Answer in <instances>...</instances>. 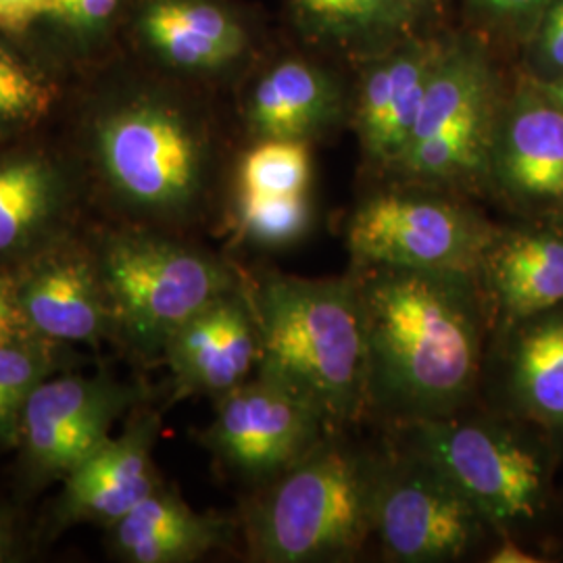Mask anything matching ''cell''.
<instances>
[{"mask_svg": "<svg viewBox=\"0 0 563 563\" xmlns=\"http://www.w3.org/2000/svg\"><path fill=\"white\" fill-rule=\"evenodd\" d=\"M113 558L128 563H190L220 549L230 532L213 514H199L178 493L159 486L107 528Z\"/></svg>", "mask_w": 563, "mask_h": 563, "instance_id": "ffe728a7", "label": "cell"}, {"mask_svg": "<svg viewBox=\"0 0 563 563\" xmlns=\"http://www.w3.org/2000/svg\"><path fill=\"white\" fill-rule=\"evenodd\" d=\"M405 449L439 467L501 534L532 523L547 497L543 453L505 423L463 418L401 426Z\"/></svg>", "mask_w": 563, "mask_h": 563, "instance_id": "8992f818", "label": "cell"}, {"mask_svg": "<svg viewBox=\"0 0 563 563\" xmlns=\"http://www.w3.org/2000/svg\"><path fill=\"white\" fill-rule=\"evenodd\" d=\"M141 405V390L107 372L51 376L32 393L20 430L21 478L27 490L63 481Z\"/></svg>", "mask_w": 563, "mask_h": 563, "instance_id": "30bf717a", "label": "cell"}, {"mask_svg": "<svg viewBox=\"0 0 563 563\" xmlns=\"http://www.w3.org/2000/svg\"><path fill=\"white\" fill-rule=\"evenodd\" d=\"M295 15L316 36L369 41L407 23L413 0H290Z\"/></svg>", "mask_w": 563, "mask_h": 563, "instance_id": "d4e9b609", "label": "cell"}, {"mask_svg": "<svg viewBox=\"0 0 563 563\" xmlns=\"http://www.w3.org/2000/svg\"><path fill=\"white\" fill-rule=\"evenodd\" d=\"M134 0H46L21 44L51 74L74 84L120 55Z\"/></svg>", "mask_w": 563, "mask_h": 563, "instance_id": "d6986e66", "label": "cell"}, {"mask_svg": "<svg viewBox=\"0 0 563 563\" xmlns=\"http://www.w3.org/2000/svg\"><path fill=\"white\" fill-rule=\"evenodd\" d=\"M486 528L481 511L439 467L409 449L383 457L372 539L386 560L455 562L476 547Z\"/></svg>", "mask_w": 563, "mask_h": 563, "instance_id": "9c48e42d", "label": "cell"}, {"mask_svg": "<svg viewBox=\"0 0 563 563\" xmlns=\"http://www.w3.org/2000/svg\"><path fill=\"white\" fill-rule=\"evenodd\" d=\"M383 457L339 432L301 462L257 486L242 514L253 562H344L362 553L374 532V501Z\"/></svg>", "mask_w": 563, "mask_h": 563, "instance_id": "3957f363", "label": "cell"}, {"mask_svg": "<svg viewBox=\"0 0 563 563\" xmlns=\"http://www.w3.org/2000/svg\"><path fill=\"white\" fill-rule=\"evenodd\" d=\"M13 269L23 313L41 339L60 344L115 339L92 244H84L65 230Z\"/></svg>", "mask_w": 563, "mask_h": 563, "instance_id": "7c38bea8", "label": "cell"}, {"mask_svg": "<svg viewBox=\"0 0 563 563\" xmlns=\"http://www.w3.org/2000/svg\"><path fill=\"white\" fill-rule=\"evenodd\" d=\"M353 267L365 342V411L399 426L463 411L483 369L486 305L476 278Z\"/></svg>", "mask_w": 563, "mask_h": 563, "instance_id": "7a4b0ae2", "label": "cell"}, {"mask_svg": "<svg viewBox=\"0 0 563 563\" xmlns=\"http://www.w3.org/2000/svg\"><path fill=\"white\" fill-rule=\"evenodd\" d=\"M339 90L322 69L284 59L253 81L242 101L251 141L309 142L339 115Z\"/></svg>", "mask_w": 563, "mask_h": 563, "instance_id": "44dd1931", "label": "cell"}, {"mask_svg": "<svg viewBox=\"0 0 563 563\" xmlns=\"http://www.w3.org/2000/svg\"><path fill=\"white\" fill-rule=\"evenodd\" d=\"M32 136L0 144V269L67 230L84 184L71 155Z\"/></svg>", "mask_w": 563, "mask_h": 563, "instance_id": "4fadbf2b", "label": "cell"}, {"mask_svg": "<svg viewBox=\"0 0 563 563\" xmlns=\"http://www.w3.org/2000/svg\"><path fill=\"white\" fill-rule=\"evenodd\" d=\"M253 48L246 18L228 0H134L120 55L169 80H220Z\"/></svg>", "mask_w": 563, "mask_h": 563, "instance_id": "8fae6325", "label": "cell"}, {"mask_svg": "<svg viewBox=\"0 0 563 563\" xmlns=\"http://www.w3.org/2000/svg\"><path fill=\"white\" fill-rule=\"evenodd\" d=\"M443 55L444 48L437 42H416L367 69L360 88L355 128L369 162L393 169L401 159Z\"/></svg>", "mask_w": 563, "mask_h": 563, "instance_id": "ac0fdd59", "label": "cell"}, {"mask_svg": "<svg viewBox=\"0 0 563 563\" xmlns=\"http://www.w3.org/2000/svg\"><path fill=\"white\" fill-rule=\"evenodd\" d=\"M74 84L81 181L128 225L172 232L195 222L216 157L201 113L169 78L123 55Z\"/></svg>", "mask_w": 563, "mask_h": 563, "instance_id": "6da1fadb", "label": "cell"}, {"mask_svg": "<svg viewBox=\"0 0 563 563\" xmlns=\"http://www.w3.org/2000/svg\"><path fill=\"white\" fill-rule=\"evenodd\" d=\"M163 362L172 372L174 399L213 401L246 383L262 362V336L246 286L207 305L169 336Z\"/></svg>", "mask_w": 563, "mask_h": 563, "instance_id": "9a60e30c", "label": "cell"}, {"mask_svg": "<svg viewBox=\"0 0 563 563\" xmlns=\"http://www.w3.org/2000/svg\"><path fill=\"white\" fill-rule=\"evenodd\" d=\"M232 222L242 241L262 249H284L307 236L313 209L309 195H234Z\"/></svg>", "mask_w": 563, "mask_h": 563, "instance_id": "4316f807", "label": "cell"}, {"mask_svg": "<svg viewBox=\"0 0 563 563\" xmlns=\"http://www.w3.org/2000/svg\"><path fill=\"white\" fill-rule=\"evenodd\" d=\"M484 305L511 323L563 305L562 228L495 230L476 272Z\"/></svg>", "mask_w": 563, "mask_h": 563, "instance_id": "e0dca14e", "label": "cell"}, {"mask_svg": "<svg viewBox=\"0 0 563 563\" xmlns=\"http://www.w3.org/2000/svg\"><path fill=\"white\" fill-rule=\"evenodd\" d=\"M539 51L544 65L563 76V0H555L547 13Z\"/></svg>", "mask_w": 563, "mask_h": 563, "instance_id": "f546056e", "label": "cell"}, {"mask_svg": "<svg viewBox=\"0 0 563 563\" xmlns=\"http://www.w3.org/2000/svg\"><path fill=\"white\" fill-rule=\"evenodd\" d=\"M67 84L0 32V144L32 136L65 101Z\"/></svg>", "mask_w": 563, "mask_h": 563, "instance_id": "603a6c76", "label": "cell"}, {"mask_svg": "<svg viewBox=\"0 0 563 563\" xmlns=\"http://www.w3.org/2000/svg\"><path fill=\"white\" fill-rule=\"evenodd\" d=\"M46 0H0V32L21 41L41 18Z\"/></svg>", "mask_w": 563, "mask_h": 563, "instance_id": "f1b7e54d", "label": "cell"}, {"mask_svg": "<svg viewBox=\"0 0 563 563\" xmlns=\"http://www.w3.org/2000/svg\"><path fill=\"white\" fill-rule=\"evenodd\" d=\"M67 363V344L51 341L0 346V449L20 443L25 405L38 384Z\"/></svg>", "mask_w": 563, "mask_h": 563, "instance_id": "cb8c5ba5", "label": "cell"}, {"mask_svg": "<svg viewBox=\"0 0 563 563\" xmlns=\"http://www.w3.org/2000/svg\"><path fill=\"white\" fill-rule=\"evenodd\" d=\"M490 563H539L543 562L537 553L532 551H526L522 544L516 543L514 539L505 537L501 539V543L497 544L493 551H490Z\"/></svg>", "mask_w": 563, "mask_h": 563, "instance_id": "1f68e13d", "label": "cell"}, {"mask_svg": "<svg viewBox=\"0 0 563 563\" xmlns=\"http://www.w3.org/2000/svg\"><path fill=\"white\" fill-rule=\"evenodd\" d=\"M265 369L316 402L334 430L365 413V342L353 276L244 282Z\"/></svg>", "mask_w": 563, "mask_h": 563, "instance_id": "277c9868", "label": "cell"}, {"mask_svg": "<svg viewBox=\"0 0 563 563\" xmlns=\"http://www.w3.org/2000/svg\"><path fill=\"white\" fill-rule=\"evenodd\" d=\"M495 225L437 195L380 192L363 201L346 225L353 265H393L476 278Z\"/></svg>", "mask_w": 563, "mask_h": 563, "instance_id": "52a82bcc", "label": "cell"}, {"mask_svg": "<svg viewBox=\"0 0 563 563\" xmlns=\"http://www.w3.org/2000/svg\"><path fill=\"white\" fill-rule=\"evenodd\" d=\"M476 7L490 13H522L528 9L539 7L543 0H472Z\"/></svg>", "mask_w": 563, "mask_h": 563, "instance_id": "d6a6232c", "label": "cell"}, {"mask_svg": "<svg viewBox=\"0 0 563 563\" xmlns=\"http://www.w3.org/2000/svg\"><path fill=\"white\" fill-rule=\"evenodd\" d=\"M507 388L523 418L563 430V305L511 323Z\"/></svg>", "mask_w": 563, "mask_h": 563, "instance_id": "7402d4cb", "label": "cell"}, {"mask_svg": "<svg viewBox=\"0 0 563 563\" xmlns=\"http://www.w3.org/2000/svg\"><path fill=\"white\" fill-rule=\"evenodd\" d=\"M334 430L318 405L278 376L260 369L216 399L201 443L223 470L262 486L301 462Z\"/></svg>", "mask_w": 563, "mask_h": 563, "instance_id": "ba28073f", "label": "cell"}, {"mask_svg": "<svg viewBox=\"0 0 563 563\" xmlns=\"http://www.w3.org/2000/svg\"><path fill=\"white\" fill-rule=\"evenodd\" d=\"M23 555L20 528L13 514L0 504V563L20 562Z\"/></svg>", "mask_w": 563, "mask_h": 563, "instance_id": "4dcf8cb0", "label": "cell"}, {"mask_svg": "<svg viewBox=\"0 0 563 563\" xmlns=\"http://www.w3.org/2000/svg\"><path fill=\"white\" fill-rule=\"evenodd\" d=\"M162 430V413L136 405L120 437H111L69 472L60 488L51 522L57 530L76 523L109 528L162 486L153 451Z\"/></svg>", "mask_w": 563, "mask_h": 563, "instance_id": "5bb4252c", "label": "cell"}, {"mask_svg": "<svg viewBox=\"0 0 563 563\" xmlns=\"http://www.w3.org/2000/svg\"><path fill=\"white\" fill-rule=\"evenodd\" d=\"M44 341L27 322L18 290L15 269H0V346Z\"/></svg>", "mask_w": 563, "mask_h": 563, "instance_id": "83f0119b", "label": "cell"}, {"mask_svg": "<svg viewBox=\"0 0 563 563\" xmlns=\"http://www.w3.org/2000/svg\"><path fill=\"white\" fill-rule=\"evenodd\" d=\"M488 176L523 205H563V111L543 92H522L499 113Z\"/></svg>", "mask_w": 563, "mask_h": 563, "instance_id": "2e32d148", "label": "cell"}, {"mask_svg": "<svg viewBox=\"0 0 563 563\" xmlns=\"http://www.w3.org/2000/svg\"><path fill=\"white\" fill-rule=\"evenodd\" d=\"M311 181V153L302 141H253L242 153L234 195H307Z\"/></svg>", "mask_w": 563, "mask_h": 563, "instance_id": "484cf974", "label": "cell"}, {"mask_svg": "<svg viewBox=\"0 0 563 563\" xmlns=\"http://www.w3.org/2000/svg\"><path fill=\"white\" fill-rule=\"evenodd\" d=\"M92 249L115 341L146 360L162 357L181 323L244 284L232 265L165 230L125 223L102 232Z\"/></svg>", "mask_w": 563, "mask_h": 563, "instance_id": "5b68a950", "label": "cell"}]
</instances>
